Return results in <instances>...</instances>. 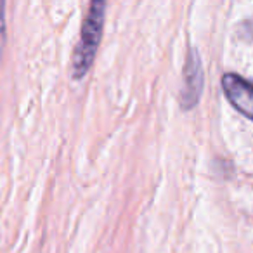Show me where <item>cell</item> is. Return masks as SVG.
Instances as JSON below:
<instances>
[{
	"instance_id": "cell-1",
	"label": "cell",
	"mask_w": 253,
	"mask_h": 253,
	"mask_svg": "<svg viewBox=\"0 0 253 253\" xmlns=\"http://www.w3.org/2000/svg\"><path fill=\"white\" fill-rule=\"evenodd\" d=\"M104 14L106 4L94 0L88 5V11L82 23V33L78 43L75 47L73 61H71V73L75 78H82L88 73L92 63L95 59V54L101 45L102 28H104Z\"/></svg>"
},
{
	"instance_id": "cell-2",
	"label": "cell",
	"mask_w": 253,
	"mask_h": 253,
	"mask_svg": "<svg viewBox=\"0 0 253 253\" xmlns=\"http://www.w3.org/2000/svg\"><path fill=\"white\" fill-rule=\"evenodd\" d=\"M222 88L229 102L246 118L253 120V84L234 73H225L222 77Z\"/></svg>"
},
{
	"instance_id": "cell-3",
	"label": "cell",
	"mask_w": 253,
	"mask_h": 253,
	"mask_svg": "<svg viewBox=\"0 0 253 253\" xmlns=\"http://www.w3.org/2000/svg\"><path fill=\"white\" fill-rule=\"evenodd\" d=\"M201 90H203V66L200 54L193 49L184 66V90L180 95V104L184 106V109H191L198 104Z\"/></svg>"
},
{
	"instance_id": "cell-4",
	"label": "cell",
	"mask_w": 253,
	"mask_h": 253,
	"mask_svg": "<svg viewBox=\"0 0 253 253\" xmlns=\"http://www.w3.org/2000/svg\"><path fill=\"white\" fill-rule=\"evenodd\" d=\"M5 35H7V25H5V2L0 0V61L5 45Z\"/></svg>"
}]
</instances>
